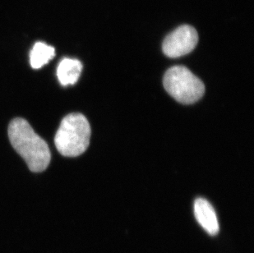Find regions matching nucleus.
Masks as SVG:
<instances>
[{
	"label": "nucleus",
	"mask_w": 254,
	"mask_h": 253,
	"mask_svg": "<svg viewBox=\"0 0 254 253\" xmlns=\"http://www.w3.org/2000/svg\"><path fill=\"white\" fill-rule=\"evenodd\" d=\"M198 42L194 27L183 25L169 34L163 42V52L170 58H179L192 52Z\"/></svg>",
	"instance_id": "20e7f679"
},
{
	"label": "nucleus",
	"mask_w": 254,
	"mask_h": 253,
	"mask_svg": "<svg viewBox=\"0 0 254 253\" xmlns=\"http://www.w3.org/2000/svg\"><path fill=\"white\" fill-rule=\"evenodd\" d=\"M194 215L199 225L209 234L216 235L218 233V220L211 203L203 198L197 199L194 202Z\"/></svg>",
	"instance_id": "39448f33"
},
{
	"label": "nucleus",
	"mask_w": 254,
	"mask_h": 253,
	"mask_svg": "<svg viewBox=\"0 0 254 253\" xmlns=\"http://www.w3.org/2000/svg\"><path fill=\"white\" fill-rule=\"evenodd\" d=\"M56 56L53 46L43 42H36L30 53V63L34 69H39L47 64Z\"/></svg>",
	"instance_id": "0eeeda50"
},
{
	"label": "nucleus",
	"mask_w": 254,
	"mask_h": 253,
	"mask_svg": "<svg viewBox=\"0 0 254 253\" xmlns=\"http://www.w3.org/2000/svg\"><path fill=\"white\" fill-rule=\"evenodd\" d=\"M8 137L15 149L34 173L46 170L51 163L48 144L35 132L27 120L17 118L10 123Z\"/></svg>",
	"instance_id": "f257e3e1"
},
{
	"label": "nucleus",
	"mask_w": 254,
	"mask_h": 253,
	"mask_svg": "<svg viewBox=\"0 0 254 253\" xmlns=\"http://www.w3.org/2000/svg\"><path fill=\"white\" fill-rule=\"evenodd\" d=\"M166 91L178 102L191 105L205 93L203 82L184 66H175L167 70L164 76Z\"/></svg>",
	"instance_id": "7ed1b4c3"
},
{
	"label": "nucleus",
	"mask_w": 254,
	"mask_h": 253,
	"mask_svg": "<svg viewBox=\"0 0 254 253\" xmlns=\"http://www.w3.org/2000/svg\"><path fill=\"white\" fill-rule=\"evenodd\" d=\"M91 126L82 114H70L62 120L56 132L55 144L59 152L66 157H76L88 148Z\"/></svg>",
	"instance_id": "f03ea898"
},
{
	"label": "nucleus",
	"mask_w": 254,
	"mask_h": 253,
	"mask_svg": "<svg viewBox=\"0 0 254 253\" xmlns=\"http://www.w3.org/2000/svg\"><path fill=\"white\" fill-rule=\"evenodd\" d=\"M82 64L79 60L65 58L57 67V76L62 86L74 85L82 73Z\"/></svg>",
	"instance_id": "423d86ee"
}]
</instances>
